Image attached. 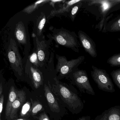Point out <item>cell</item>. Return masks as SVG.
<instances>
[{
	"mask_svg": "<svg viewBox=\"0 0 120 120\" xmlns=\"http://www.w3.org/2000/svg\"><path fill=\"white\" fill-rule=\"evenodd\" d=\"M74 84L83 93L94 96L95 93L90 85L87 72L77 68L69 75Z\"/></svg>",
	"mask_w": 120,
	"mask_h": 120,
	"instance_id": "9c48e42d",
	"label": "cell"
},
{
	"mask_svg": "<svg viewBox=\"0 0 120 120\" xmlns=\"http://www.w3.org/2000/svg\"><path fill=\"white\" fill-rule=\"evenodd\" d=\"M39 120H50L46 113L44 112L41 114L38 117Z\"/></svg>",
	"mask_w": 120,
	"mask_h": 120,
	"instance_id": "4316f807",
	"label": "cell"
},
{
	"mask_svg": "<svg viewBox=\"0 0 120 120\" xmlns=\"http://www.w3.org/2000/svg\"><path fill=\"white\" fill-rule=\"evenodd\" d=\"M14 120H29V119L25 118H21L18 119Z\"/></svg>",
	"mask_w": 120,
	"mask_h": 120,
	"instance_id": "f546056e",
	"label": "cell"
},
{
	"mask_svg": "<svg viewBox=\"0 0 120 120\" xmlns=\"http://www.w3.org/2000/svg\"><path fill=\"white\" fill-rule=\"evenodd\" d=\"M44 90L45 95L50 109L53 112L59 113L60 112V108L52 91L46 84L44 86Z\"/></svg>",
	"mask_w": 120,
	"mask_h": 120,
	"instance_id": "2e32d148",
	"label": "cell"
},
{
	"mask_svg": "<svg viewBox=\"0 0 120 120\" xmlns=\"http://www.w3.org/2000/svg\"><path fill=\"white\" fill-rule=\"evenodd\" d=\"M34 47L36 49L40 69L47 67L51 55L50 46L52 41L45 38L39 39L36 37H33Z\"/></svg>",
	"mask_w": 120,
	"mask_h": 120,
	"instance_id": "52a82bcc",
	"label": "cell"
},
{
	"mask_svg": "<svg viewBox=\"0 0 120 120\" xmlns=\"http://www.w3.org/2000/svg\"><path fill=\"white\" fill-rule=\"evenodd\" d=\"M111 75L114 83L120 90V68L112 71Z\"/></svg>",
	"mask_w": 120,
	"mask_h": 120,
	"instance_id": "d4e9b609",
	"label": "cell"
},
{
	"mask_svg": "<svg viewBox=\"0 0 120 120\" xmlns=\"http://www.w3.org/2000/svg\"><path fill=\"white\" fill-rule=\"evenodd\" d=\"M84 5L86 7L97 8L100 15V21L95 28L102 31L108 22L107 16L109 14L120 10V0H85Z\"/></svg>",
	"mask_w": 120,
	"mask_h": 120,
	"instance_id": "7a4b0ae2",
	"label": "cell"
},
{
	"mask_svg": "<svg viewBox=\"0 0 120 120\" xmlns=\"http://www.w3.org/2000/svg\"><path fill=\"white\" fill-rule=\"evenodd\" d=\"M12 30V34L18 46L23 50L24 59H26L29 55L31 43L27 21L22 17H18L15 21Z\"/></svg>",
	"mask_w": 120,
	"mask_h": 120,
	"instance_id": "3957f363",
	"label": "cell"
},
{
	"mask_svg": "<svg viewBox=\"0 0 120 120\" xmlns=\"http://www.w3.org/2000/svg\"><path fill=\"white\" fill-rule=\"evenodd\" d=\"M102 31L104 33L120 31V15L107 22Z\"/></svg>",
	"mask_w": 120,
	"mask_h": 120,
	"instance_id": "ac0fdd59",
	"label": "cell"
},
{
	"mask_svg": "<svg viewBox=\"0 0 120 120\" xmlns=\"http://www.w3.org/2000/svg\"><path fill=\"white\" fill-rule=\"evenodd\" d=\"M107 64L112 67H120V53L112 55L107 60Z\"/></svg>",
	"mask_w": 120,
	"mask_h": 120,
	"instance_id": "7402d4cb",
	"label": "cell"
},
{
	"mask_svg": "<svg viewBox=\"0 0 120 120\" xmlns=\"http://www.w3.org/2000/svg\"><path fill=\"white\" fill-rule=\"evenodd\" d=\"M48 16H47L46 13L44 11L41 12L37 16L34 23L33 37H37L39 39L45 38L43 31Z\"/></svg>",
	"mask_w": 120,
	"mask_h": 120,
	"instance_id": "7c38bea8",
	"label": "cell"
},
{
	"mask_svg": "<svg viewBox=\"0 0 120 120\" xmlns=\"http://www.w3.org/2000/svg\"><path fill=\"white\" fill-rule=\"evenodd\" d=\"M31 103V108L30 115L34 116L36 115L38 112L43 109L42 105L38 101L33 100L30 98Z\"/></svg>",
	"mask_w": 120,
	"mask_h": 120,
	"instance_id": "ffe728a7",
	"label": "cell"
},
{
	"mask_svg": "<svg viewBox=\"0 0 120 120\" xmlns=\"http://www.w3.org/2000/svg\"><path fill=\"white\" fill-rule=\"evenodd\" d=\"M30 61L35 66L40 68L39 67V61L36 49L34 47L33 49L31 54L29 55L28 57Z\"/></svg>",
	"mask_w": 120,
	"mask_h": 120,
	"instance_id": "cb8c5ba5",
	"label": "cell"
},
{
	"mask_svg": "<svg viewBox=\"0 0 120 120\" xmlns=\"http://www.w3.org/2000/svg\"><path fill=\"white\" fill-rule=\"evenodd\" d=\"M23 60L24 74L29 77L35 88H39L43 85L44 80L43 72L40 68L33 64L28 58L26 59H23Z\"/></svg>",
	"mask_w": 120,
	"mask_h": 120,
	"instance_id": "30bf717a",
	"label": "cell"
},
{
	"mask_svg": "<svg viewBox=\"0 0 120 120\" xmlns=\"http://www.w3.org/2000/svg\"><path fill=\"white\" fill-rule=\"evenodd\" d=\"M31 108V103L28 101L25 102L22 106L20 112L21 117L23 118L30 115Z\"/></svg>",
	"mask_w": 120,
	"mask_h": 120,
	"instance_id": "603a6c76",
	"label": "cell"
},
{
	"mask_svg": "<svg viewBox=\"0 0 120 120\" xmlns=\"http://www.w3.org/2000/svg\"><path fill=\"white\" fill-rule=\"evenodd\" d=\"M26 99V95L23 90H18V94L16 99L12 105L9 118L13 119L16 118L17 112L21 107H22Z\"/></svg>",
	"mask_w": 120,
	"mask_h": 120,
	"instance_id": "5bb4252c",
	"label": "cell"
},
{
	"mask_svg": "<svg viewBox=\"0 0 120 120\" xmlns=\"http://www.w3.org/2000/svg\"><path fill=\"white\" fill-rule=\"evenodd\" d=\"M83 1V0H81V2L75 4L71 8L69 15L72 22L74 21L77 13L82 7Z\"/></svg>",
	"mask_w": 120,
	"mask_h": 120,
	"instance_id": "44dd1931",
	"label": "cell"
},
{
	"mask_svg": "<svg viewBox=\"0 0 120 120\" xmlns=\"http://www.w3.org/2000/svg\"><path fill=\"white\" fill-rule=\"evenodd\" d=\"M7 57L10 67L17 76L24 74V62L19 50V46L11 34L9 37L6 48Z\"/></svg>",
	"mask_w": 120,
	"mask_h": 120,
	"instance_id": "5b68a950",
	"label": "cell"
},
{
	"mask_svg": "<svg viewBox=\"0 0 120 120\" xmlns=\"http://www.w3.org/2000/svg\"><path fill=\"white\" fill-rule=\"evenodd\" d=\"M50 2V0H39L24 8L22 10V12L26 14H31L38 8Z\"/></svg>",
	"mask_w": 120,
	"mask_h": 120,
	"instance_id": "d6986e66",
	"label": "cell"
},
{
	"mask_svg": "<svg viewBox=\"0 0 120 120\" xmlns=\"http://www.w3.org/2000/svg\"><path fill=\"white\" fill-rule=\"evenodd\" d=\"M3 92V87L2 83V82H1L0 84V96H1L2 95Z\"/></svg>",
	"mask_w": 120,
	"mask_h": 120,
	"instance_id": "f1b7e54d",
	"label": "cell"
},
{
	"mask_svg": "<svg viewBox=\"0 0 120 120\" xmlns=\"http://www.w3.org/2000/svg\"><path fill=\"white\" fill-rule=\"evenodd\" d=\"M56 57L57 62L55 70L56 73H59V76L62 77L69 76L78 68L85 59V57L83 56H80L76 59L71 60H68L65 56L58 54H56Z\"/></svg>",
	"mask_w": 120,
	"mask_h": 120,
	"instance_id": "8992f818",
	"label": "cell"
},
{
	"mask_svg": "<svg viewBox=\"0 0 120 120\" xmlns=\"http://www.w3.org/2000/svg\"><path fill=\"white\" fill-rule=\"evenodd\" d=\"M94 120H120V106H115L105 110Z\"/></svg>",
	"mask_w": 120,
	"mask_h": 120,
	"instance_id": "4fadbf2b",
	"label": "cell"
},
{
	"mask_svg": "<svg viewBox=\"0 0 120 120\" xmlns=\"http://www.w3.org/2000/svg\"><path fill=\"white\" fill-rule=\"evenodd\" d=\"M54 80L55 84L52 85L48 81V86L51 90L60 98L73 113H78L81 112L84 108V104L78 95L64 86L56 77Z\"/></svg>",
	"mask_w": 120,
	"mask_h": 120,
	"instance_id": "6da1fadb",
	"label": "cell"
},
{
	"mask_svg": "<svg viewBox=\"0 0 120 120\" xmlns=\"http://www.w3.org/2000/svg\"><path fill=\"white\" fill-rule=\"evenodd\" d=\"M18 92V90L16 89L14 86H11L8 95V99L5 109V116L7 118H9L12 105L16 99Z\"/></svg>",
	"mask_w": 120,
	"mask_h": 120,
	"instance_id": "e0dca14e",
	"label": "cell"
},
{
	"mask_svg": "<svg viewBox=\"0 0 120 120\" xmlns=\"http://www.w3.org/2000/svg\"><path fill=\"white\" fill-rule=\"evenodd\" d=\"M77 120H91V117L90 116H83L79 118Z\"/></svg>",
	"mask_w": 120,
	"mask_h": 120,
	"instance_id": "83f0119b",
	"label": "cell"
},
{
	"mask_svg": "<svg viewBox=\"0 0 120 120\" xmlns=\"http://www.w3.org/2000/svg\"><path fill=\"white\" fill-rule=\"evenodd\" d=\"M81 0H72L71 1H66L64 4L58 9L52 10L48 16L49 19L54 16L69 14L72 7L75 4L81 2Z\"/></svg>",
	"mask_w": 120,
	"mask_h": 120,
	"instance_id": "9a60e30c",
	"label": "cell"
},
{
	"mask_svg": "<svg viewBox=\"0 0 120 120\" xmlns=\"http://www.w3.org/2000/svg\"><path fill=\"white\" fill-rule=\"evenodd\" d=\"M4 102V95L3 94L0 96V120H2V113L3 109Z\"/></svg>",
	"mask_w": 120,
	"mask_h": 120,
	"instance_id": "484cf974",
	"label": "cell"
},
{
	"mask_svg": "<svg viewBox=\"0 0 120 120\" xmlns=\"http://www.w3.org/2000/svg\"><path fill=\"white\" fill-rule=\"evenodd\" d=\"M51 31L52 33L48 34L47 37L52 42L54 41L57 45L71 49L75 52H79L80 43L74 31L64 28H53Z\"/></svg>",
	"mask_w": 120,
	"mask_h": 120,
	"instance_id": "277c9868",
	"label": "cell"
},
{
	"mask_svg": "<svg viewBox=\"0 0 120 120\" xmlns=\"http://www.w3.org/2000/svg\"><path fill=\"white\" fill-rule=\"evenodd\" d=\"M78 37L82 47L89 55L93 58L97 56L96 44L93 40L84 31L79 30Z\"/></svg>",
	"mask_w": 120,
	"mask_h": 120,
	"instance_id": "8fae6325",
	"label": "cell"
},
{
	"mask_svg": "<svg viewBox=\"0 0 120 120\" xmlns=\"http://www.w3.org/2000/svg\"><path fill=\"white\" fill-rule=\"evenodd\" d=\"M118 41L120 42V38H118Z\"/></svg>",
	"mask_w": 120,
	"mask_h": 120,
	"instance_id": "4dcf8cb0",
	"label": "cell"
},
{
	"mask_svg": "<svg viewBox=\"0 0 120 120\" xmlns=\"http://www.w3.org/2000/svg\"><path fill=\"white\" fill-rule=\"evenodd\" d=\"M91 75L99 89L107 92H115L114 86L106 71L92 65Z\"/></svg>",
	"mask_w": 120,
	"mask_h": 120,
	"instance_id": "ba28073f",
	"label": "cell"
}]
</instances>
